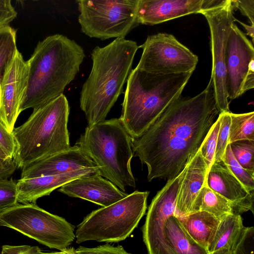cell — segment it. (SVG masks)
<instances>
[{
    "label": "cell",
    "instance_id": "obj_1",
    "mask_svg": "<svg viewBox=\"0 0 254 254\" xmlns=\"http://www.w3.org/2000/svg\"><path fill=\"white\" fill-rule=\"evenodd\" d=\"M219 113L212 83L193 97L181 96L139 137L133 152L147 168L148 181L177 176L199 150Z\"/></svg>",
    "mask_w": 254,
    "mask_h": 254
},
{
    "label": "cell",
    "instance_id": "obj_2",
    "mask_svg": "<svg viewBox=\"0 0 254 254\" xmlns=\"http://www.w3.org/2000/svg\"><path fill=\"white\" fill-rule=\"evenodd\" d=\"M85 57L82 47L66 36L57 34L40 41L27 61L28 85L20 113L36 109L63 94Z\"/></svg>",
    "mask_w": 254,
    "mask_h": 254
},
{
    "label": "cell",
    "instance_id": "obj_3",
    "mask_svg": "<svg viewBox=\"0 0 254 254\" xmlns=\"http://www.w3.org/2000/svg\"><path fill=\"white\" fill-rule=\"evenodd\" d=\"M139 48L134 41L118 38L92 50V68L82 86L79 99L88 127L105 120L123 90Z\"/></svg>",
    "mask_w": 254,
    "mask_h": 254
},
{
    "label": "cell",
    "instance_id": "obj_4",
    "mask_svg": "<svg viewBox=\"0 0 254 254\" xmlns=\"http://www.w3.org/2000/svg\"><path fill=\"white\" fill-rule=\"evenodd\" d=\"M192 73L159 74L136 67L131 70L120 119L132 138L141 136L181 96Z\"/></svg>",
    "mask_w": 254,
    "mask_h": 254
},
{
    "label": "cell",
    "instance_id": "obj_5",
    "mask_svg": "<svg viewBox=\"0 0 254 254\" xmlns=\"http://www.w3.org/2000/svg\"><path fill=\"white\" fill-rule=\"evenodd\" d=\"M69 114L68 102L63 94L33 110L24 124L14 128L16 147L12 159L17 168L22 169L71 147Z\"/></svg>",
    "mask_w": 254,
    "mask_h": 254
},
{
    "label": "cell",
    "instance_id": "obj_6",
    "mask_svg": "<svg viewBox=\"0 0 254 254\" xmlns=\"http://www.w3.org/2000/svg\"><path fill=\"white\" fill-rule=\"evenodd\" d=\"M131 142L120 118H113L87 126L76 144L95 164L102 177L126 192L127 188L136 186L130 166Z\"/></svg>",
    "mask_w": 254,
    "mask_h": 254
},
{
    "label": "cell",
    "instance_id": "obj_7",
    "mask_svg": "<svg viewBox=\"0 0 254 254\" xmlns=\"http://www.w3.org/2000/svg\"><path fill=\"white\" fill-rule=\"evenodd\" d=\"M149 194L148 191L136 190L110 205L92 211L77 226L76 243H117L125 240L145 214Z\"/></svg>",
    "mask_w": 254,
    "mask_h": 254
},
{
    "label": "cell",
    "instance_id": "obj_8",
    "mask_svg": "<svg viewBox=\"0 0 254 254\" xmlns=\"http://www.w3.org/2000/svg\"><path fill=\"white\" fill-rule=\"evenodd\" d=\"M0 226L15 230L51 249L63 251L75 239L74 227L36 203L19 204L0 215Z\"/></svg>",
    "mask_w": 254,
    "mask_h": 254
},
{
    "label": "cell",
    "instance_id": "obj_9",
    "mask_svg": "<svg viewBox=\"0 0 254 254\" xmlns=\"http://www.w3.org/2000/svg\"><path fill=\"white\" fill-rule=\"evenodd\" d=\"M138 0H77L81 32L89 37L102 40L125 38L138 25Z\"/></svg>",
    "mask_w": 254,
    "mask_h": 254
},
{
    "label": "cell",
    "instance_id": "obj_10",
    "mask_svg": "<svg viewBox=\"0 0 254 254\" xmlns=\"http://www.w3.org/2000/svg\"><path fill=\"white\" fill-rule=\"evenodd\" d=\"M231 0H210L200 13L206 18L210 31L212 66L210 79L219 113L230 112L226 82V47L232 25L236 19Z\"/></svg>",
    "mask_w": 254,
    "mask_h": 254
},
{
    "label": "cell",
    "instance_id": "obj_11",
    "mask_svg": "<svg viewBox=\"0 0 254 254\" xmlns=\"http://www.w3.org/2000/svg\"><path fill=\"white\" fill-rule=\"evenodd\" d=\"M139 48L142 53L136 68L150 73L193 72L198 61L196 55L170 34L149 36Z\"/></svg>",
    "mask_w": 254,
    "mask_h": 254
},
{
    "label": "cell",
    "instance_id": "obj_12",
    "mask_svg": "<svg viewBox=\"0 0 254 254\" xmlns=\"http://www.w3.org/2000/svg\"><path fill=\"white\" fill-rule=\"evenodd\" d=\"M187 165L177 176L167 181L148 207L142 229L148 254H175L166 237L165 224L167 219L174 215L177 197Z\"/></svg>",
    "mask_w": 254,
    "mask_h": 254
},
{
    "label": "cell",
    "instance_id": "obj_13",
    "mask_svg": "<svg viewBox=\"0 0 254 254\" xmlns=\"http://www.w3.org/2000/svg\"><path fill=\"white\" fill-rule=\"evenodd\" d=\"M226 66L228 99H235L254 87L253 45L235 23L227 41Z\"/></svg>",
    "mask_w": 254,
    "mask_h": 254
},
{
    "label": "cell",
    "instance_id": "obj_14",
    "mask_svg": "<svg viewBox=\"0 0 254 254\" xmlns=\"http://www.w3.org/2000/svg\"><path fill=\"white\" fill-rule=\"evenodd\" d=\"M28 78L27 62L18 50L7 64L0 83V123L9 133L20 114Z\"/></svg>",
    "mask_w": 254,
    "mask_h": 254
},
{
    "label": "cell",
    "instance_id": "obj_15",
    "mask_svg": "<svg viewBox=\"0 0 254 254\" xmlns=\"http://www.w3.org/2000/svg\"><path fill=\"white\" fill-rule=\"evenodd\" d=\"M205 184L232 203L234 214L248 211L254 213V192L245 188L222 160L212 164Z\"/></svg>",
    "mask_w": 254,
    "mask_h": 254
},
{
    "label": "cell",
    "instance_id": "obj_16",
    "mask_svg": "<svg viewBox=\"0 0 254 254\" xmlns=\"http://www.w3.org/2000/svg\"><path fill=\"white\" fill-rule=\"evenodd\" d=\"M59 189V191L68 196L85 199L102 207L110 205L128 194L100 174L75 179Z\"/></svg>",
    "mask_w": 254,
    "mask_h": 254
},
{
    "label": "cell",
    "instance_id": "obj_17",
    "mask_svg": "<svg viewBox=\"0 0 254 254\" xmlns=\"http://www.w3.org/2000/svg\"><path fill=\"white\" fill-rule=\"evenodd\" d=\"M98 168L76 143L63 152L22 169L21 179L64 174L83 168Z\"/></svg>",
    "mask_w": 254,
    "mask_h": 254
},
{
    "label": "cell",
    "instance_id": "obj_18",
    "mask_svg": "<svg viewBox=\"0 0 254 254\" xmlns=\"http://www.w3.org/2000/svg\"><path fill=\"white\" fill-rule=\"evenodd\" d=\"M203 0H139L138 24L153 25L192 13H200Z\"/></svg>",
    "mask_w": 254,
    "mask_h": 254
},
{
    "label": "cell",
    "instance_id": "obj_19",
    "mask_svg": "<svg viewBox=\"0 0 254 254\" xmlns=\"http://www.w3.org/2000/svg\"><path fill=\"white\" fill-rule=\"evenodd\" d=\"M96 174H100L98 168H83L56 175L20 179L16 182L18 202L36 203L38 198L50 195L54 190L75 179Z\"/></svg>",
    "mask_w": 254,
    "mask_h": 254
},
{
    "label": "cell",
    "instance_id": "obj_20",
    "mask_svg": "<svg viewBox=\"0 0 254 254\" xmlns=\"http://www.w3.org/2000/svg\"><path fill=\"white\" fill-rule=\"evenodd\" d=\"M208 171L199 150L187 165L176 199L175 216L181 217L192 212L195 199L205 183Z\"/></svg>",
    "mask_w": 254,
    "mask_h": 254
},
{
    "label": "cell",
    "instance_id": "obj_21",
    "mask_svg": "<svg viewBox=\"0 0 254 254\" xmlns=\"http://www.w3.org/2000/svg\"><path fill=\"white\" fill-rule=\"evenodd\" d=\"M190 237L208 252L222 218L203 211H197L177 217Z\"/></svg>",
    "mask_w": 254,
    "mask_h": 254
},
{
    "label": "cell",
    "instance_id": "obj_22",
    "mask_svg": "<svg viewBox=\"0 0 254 254\" xmlns=\"http://www.w3.org/2000/svg\"><path fill=\"white\" fill-rule=\"evenodd\" d=\"M245 227L240 214L222 217L209 246V254H232Z\"/></svg>",
    "mask_w": 254,
    "mask_h": 254
},
{
    "label": "cell",
    "instance_id": "obj_23",
    "mask_svg": "<svg viewBox=\"0 0 254 254\" xmlns=\"http://www.w3.org/2000/svg\"><path fill=\"white\" fill-rule=\"evenodd\" d=\"M165 232L175 254H209L206 250L196 243L187 233L175 215L167 219Z\"/></svg>",
    "mask_w": 254,
    "mask_h": 254
},
{
    "label": "cell",
    "instance_id": "obj_24",
    "mask_svg": "<svg viewBox=\"0 0 254 254\" xmlns=\"http://www.w3.org/2000/svg\"><path fill=\"white\" fill-rule=\"evenodd\" d=\"M197 211L207 212L218 218L234 214L232 203L211 190L205 184L195 199L191 212Z\"/></svg>",
    "mask_w": 254,
    "mask_h": 254
},
{
    "label": "cell",
    "instance_id": "obj_25",
    "mask_svg": "<svg viewBox=\"0 0 254 254\" xmlns=\"http://www.w3.org/2000/svg\"><path fill=\"white\" fill-rule=\"evenodd\" d=\"M231 124L229 144L243 141H254V112L243 114L230 113Z\"/></svg>",
    "mask_w": 254,
    "mask_h": 254
},
{
    "label": "cell",
    "instance_id": "obj_26",
    "mask_svg": "<svg viewBox=\"0 0 254 254\" xmlns=\"http://www.w3.org/2000/svg\"><path fill=\"white\" fill-rule=\"evenodd\" d=\"M17 50L16 31L9 25L0 28V83L7 64Z\"/></svg>",
    "mask_w": 254,
    "mask_h": 254
},
{
    "label": "cell",
    "instance_id": "obj_27",
    "mask_svg": "<svg viewBox=\"0 0 254 254\" xmlns=\"http://www.w3.org/2000/svg\"><path fill=\"white\" fill-rule=\"evenodd\" d=\"M221 160L245 188L249 192H254V172L245 169L240 165L232 153L230 144L227 145Z\"/></svg>",
    "mask_w": 254,
    "mask_h": 254
},
{
    "label": "cell",
    "instance_id": "obj_28",
    "mask_svg": "<svg viewBox=\"0 0 254 254\" xmlns=\"http://www.w3.org/2000/svg\"><path fill=\"white\" fill-rule=\"evenodd\" d=\"M237 162L244 169L254 172V141L243 140L230 144Z\"/></svg>",
    "mask_w": 254,
    "mask_h": 254
},
{
    "label": "cell",
    "instance_id": "obj_29",
    "mask_svg": "<svg viewBox=\"0 0 254 254\" xmlns=\"http://www.w3.org/2000/svg\"><path fill=\"white\" fill-rule=\"evenodd\" d=\"M221 119V117L220 114H219L217 120L208 132L199 148V151L207 167L208 170L209 169L214 162L217 140L220 126Z\"/></svg>",
    "mask_w": 254,
    "mask_h": 254
},
{
    "label": "cell",
    "instance_id": "obj_30",
    "mask_svg": "<svg viewBox=\"0 0 254 254\" xmlns=\"http://www.w3.org/2000/svg\"><path fill=\"white\" fill-rule=\"evenodd\" d=\"M18 203L16 182L12 178L0 180V215Z\"/></svg>",
    "mask_w": 254,
    "mask_h": 254
},
{
    "label": "cell",
    "instance_id": "obj_31",
    "mask_svg": "<svg viewBox=\"0 0 254 254\" xmlns=\"http://www.w3.org/2000/svg\"><path fill=\"white\" fill-rule=\"evenodd\" d=\"M230 112L220 114L221 119L217 140L214 162L219 161L221 160V158L225 151L226 148L229 144V128L231 124Z\"/></svg>",
    "mask_w": 254,
    "mask_h": 254
},
{
    "label": "cell",
    "instance_id": "obj_32",
    "mask_svg": "<svg viewBox=\"0 0 254 254\" xmlns=\"http://www.w3.org/2000/svg\"><path fill=\"white\" fill-rule=\"evenodd\" d=\"M232 254H254V227H245Z\"/></svg>",
    "mask_w": 254,
    "mask_h": 254
},
{
    "label": "cell",
    "instance_id": "obj_33",
    "mask_svg": "<svg viewBox=\"0 0 254 254\" xmlns=\"http://www.w3.org/2000/svg\"><path fill=\"white\" fill-rule=\"evenodd\" d=\"M75 254H131L126 251L122 246H115L106 244L94 248L79 247L74 249Z\"/></svg>",
    "mask_w": 254,
    "mask_h": 254
},
{
    "label": "cell",
    "instance_id": "obj_34",
    "mask_svg": "<svg viewBox=\"0 0 254 254\" xmlns=\"http://www.w3.org/2000/svg\"><path fill=\"white\" fill-rule=\"evenodd\" d=\"M17 15L10 0H0V28L9 25Z\"/></svg>",
    "mask_w": 254,
    "mask_h": 254
},
{
    "label": "cell",
    "instance_id": "obj_35",
    "mask_svg": "<svg viewBox=\"0 0 254 254\" xmlns=\"http://www.w3.org/2000/svg\"><path fill=\"white\" fill-rule=\"evenodd\" d=\"M0 146L8 158H13L15 142L12 133H9L0 123Z\"/></svg>",
    "mask_w": 254,
    "mask_h": 254
},
{
    "label": "cell",
    "instance_id": "obj_36",
    "mask_svg": "<svg viewBox=\"0 0 254 254\" xmlns=\"http://www.w3.org/2000/svg\"><path fill=\"white\" fill-rule=\"evenodd\" d=\"M42 251L37 246L3 245L0 254H40Z\"/></svg>",
    "mask_w": 254,
    "mask_h": 254
},
{
    "label": "cell",
    "instance_id": "obj_37",
    "mask_svg": "<svg viewBox=\"0 0 254 254\" xmlns=\"http://www.w3.org/2000/svg\"><path fill=\"white\" fill-rule=\"evenodd\" d=\"M234 9H239L242 13L247 16L252 26H254V0H231Z\"/></svg>",
    "mask_w": 254,
    "mask_h": 254
},
{
    "label": "cell",
    "instance_id": "obj_38",
    "mask_svg": "<svg viewBox=\"0 0 254 254\" xmlns=\"http://www.w3.org/2000/svg\"><path fill=\"white\" fill-rule=\"evenodd\" d=\"M17 166L13 159L0 167V180L8 179L16 170Z\"/></svg>",
    "mask_w": 254,
    "mask_h": 254
},
{
    "label": "cell",
    "instance_id": "obj_39",
    "mask_svg": "<svg viewBox=\"0 0 254 254\" xmlns=\"http://www.w3.org/2000/svg\"><path fill=\"white\" fill-rule=\"evenodd\" d=\"M40 254H75L73 248H67V249L60 252H45L42 251Z\"/></svg>",
    "mask_w": 254,
    "mask_h": 254
},
{
    "label": "cell",
    "instance_id": "obj_40",
    "mask_svg": "<svg viewBox=\"0 0 254 254\" xmlns=\"http://www.w3.org/2000/svg\"><path fill=\"white\" fill-rule=\"evenodd\" d=\"M236 21H237L239 22L246 29L247 33L246 35H248L251 37L252 39V43H254V26H253L252 25H248L246 24H245L243 22H242L241 21H240L239 20H237L236 19Z\"/></svg>",
    "mask_w": 254,
    "mask_h": 254
},
{
    "label": "cell",
    "instance_id": "obj_41",
    "mask_svg": "<svg viewBox=\"0 0 254 254\" xmlns=\"http://www.w3.org/2000/svg\"><path fill=\"white\" fill-rule=\"evenodd\" d=\"M0 158L4 160H8L10 158H8L6 154L2 150V148L0 146Z\"/></svg>",
    "mask_w": 254,
    "mask_h": 254
},
{
    "label": "cell",
    "instance_id": "obj_42",
    "mask_svg": "<svg viewBox=\"0 0 254 254\" xmlns=\"http://www.w3.org/2000/svg\"><path fill=\"white\" fill-rule=\"evenodd\" d=\"M12 160V159H8V160H4L0 158V167L6 164L8 161Z\"/></svg>",
    "mask_w": 254,
    "mask_h": 254
}]
</instances>
